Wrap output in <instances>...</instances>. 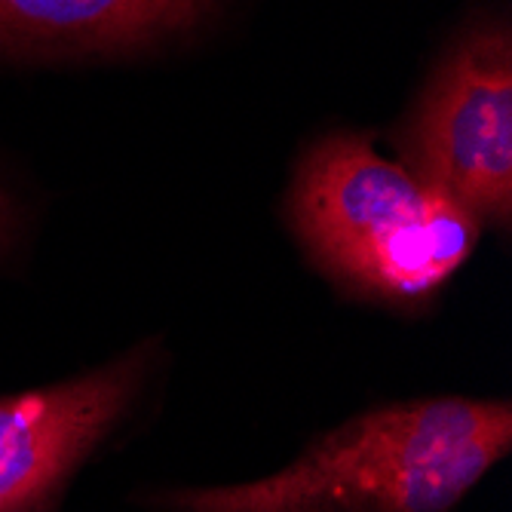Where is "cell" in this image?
<instances>
[{"instance_id": "6da1fadb", "label": "cell", "mask_w": 512, "mask_h": 512, "mask_svg": "<svg viewBox=\"0 0 512 512\" xmlns=\"http://www.w3.org/2000/svg\"><path fill=\"white\" fill-rule=\"evenodd\" d=\"M512 451L509 399L424 396L368 408L264 479L169 488L160 512H451Z\"/></svg>"}, {"instance_id": "7a4b0ae2", "label": "cell", "mask_w": 512, "mask_h": 512, "mask_svg": "<svg viewBox=\"0 0 512 512\" xmlns=\"http://www.w3.org/2000/svg\"><path fill=\"white\" fill-rule=\"evenodd\" d=\"M286 224L304 258L344 298L421 313L470 264L482 221L381 157L365 135H325L301 157Z\"/></svg>"}, {"instance_id": "3957f363", "label": "cell", "mask_w": 512, "mask_h": 512, "mask_svg": "<svg viewBox=\"0 0 512 512\" xmlns=\"http://www.w3.org/2000/svg\"><path fill=\"white\" fill-rule=\"evenodd\" d=\"M399 151L417 181L509 237L512 40L503 22H479L457 37L427 80Z\"/></svg>"}, {"instance_id": "277c9868", "label": "cell", "mask_w": 512, "mask_h": 512, "mask_svg": "<svg viewBox=\"0 0 512 512\" xmlns=\"http://www.w3.org/2000/svg\"><path fill=\"white\" fill-rule=\"evenodd\" d=\"M163 356L145 338L68 381L0 396V512H59L86 463L132 430Z\"/></svg>"}, {"instance_id": "5b68a950", "label": "cell", "mask_w": 512, "mask_h": 512, "mask_svg": "<svg viewBox=\"0 0 512 512\" xmlns=\"http://www.w3.org/2000/svg\"><path fill=\"white\" fill-rule=\"evenodd\" d=\"M218 0H0V53H132L206 22Z\"/></svg>"}, {"instance_id": "8992f818", "label": "cell", "mask_w": 512, "mask_h": 512, "mask_svg": "<svg viewBox=\"0 0 512 512\" xmlns=\"http://www.w3.org/2000/svg\"><path fill=\"white\" fill-rule=\"evenodd\" d=\"M19 230H22V212L19 206L13 203V197L0 188V261H4L13 246L19 243Z\"/></svg>"}]
</instances>
